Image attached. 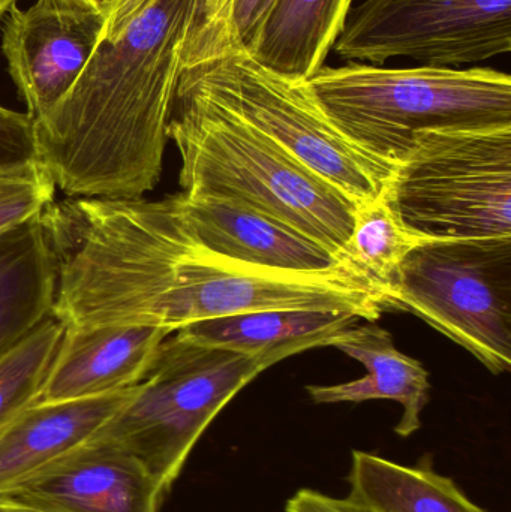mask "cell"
<instances>
[{
    "instance_id": "6da1fadb",
    "label": "cell",
    "mask_w": 511,
    "mask_h": 512,
    "mask_svg": "<svg viewBox=\"0 0 511 512\" xmlns=\"http://www.w3.org/2000/svg\"><path fill=\"white\" fill-rule=\"evenodd\" d=\"M194 6L147 0L35 123L38 161L69 197L140 200L158 185Z\"/></svg>"
},
{
    "instance_id": "7a4b0ae2",
    "label": "cell",
    "mask_w": 511,
    "mask_h": 512,
    "mask_svg": "<svg viewBox=\"0 0 511 512\" xmlns=\"http://www.w3.org/2000/svg\"><path fill=\"white\" fill-rule=\"evenodd\" d=\"M167 135L183 194L243 201L344 259L357 204L266 135L179 83Z\"/></svg>"
},
{
    "instance_id": "3957f363",
    "label": "cell",
    "mask_w": 511,
    "mask_h": 512,
    "mask_svg": "<svg viewBox=\"0 0 511 512\" xmlns=\"http://www.w3.org/2000/svg\"><path fill=\"white\" fill-rule=\"evenodd\" d=\"M306 86L351 143L395 167L425 132L511 128V78L495 69L350 63Z\"/></svg>"
},
{
    "instance_id": "277c9868",
    "label": "cell",
    "mask_w": 511,
    "mask_h": 512,
    "mask_svg": "<svg viewBox=\"0 0 511 512\" xmlns=\"http://www.w3.org/2000/svg\"><path fill=\"white\" fill-rule=\"evenodd\" d=\"M269 367L177 333L161 343L143 381L96 439L134 454L167 495L207 427Z\"/></svg>"
},
{
    "instance_id": "5b68a950",
    "label": "cell",
    "mask_w": 511,
    "mask_h": 512,
    "mask_svg": "<svg viewBox=\"0 0 511 512\" xmlns=\"http://www.w3.org/2000/svg\"><path fill=\"white\" fill-rule=\"evenodd\" d=\"M426 242L511 237V128L420 135L384 189Z\"/></svg>"
},
{
    "instance_id": "8992f818",
    "label": "cell",
    "mask_w": 511,
    "mask_h": 512,
    "mask_svg": "<svg viewBox=\"0 0 511 512\" xmlns=\"http://www.w3.org/2000/svg\"><path fill=\"white\" fill-rule=\"evenodd\" d=\"M179 84L266 135L356 204L380 197L395 173V165L369 155L333 125L306 81L275 74L249 54L189 66Z\"/></svg>"
},
{
    "instance_id": "52a82bcc",
    "label": "cell",
    "mask_w": 511,
    "mask_h": 512,
    "mask_svg": "<svg viewBox=\"0 0 511 512\" xmlns=\"http://www.w3.org/2000/svg\"><path fill=\"white\" fill-rule=\"evenodd\" d=\"M467 349L494 375L511 367V237L437 240L407 255L384 298Z\"/></svg>"
},
{
    "instance_id": "ba28073f",
    "label": "cell",
    "mask_w": 511,
    "mask_h": 512,
    "mask_svg": "<svg viewBox=\"0 0 511 512\" xmlns=\"http://www.w3.org/2000/svg\"><path fill=\"white\" fill-rule=\"evenodd\" d=\"M333 50L380 66L410 57L452 68L511 50V0H366L345 23Z\"/></svg>"
},
{
    "instance_id": "9c48e42d",
    "label": "cell",
    "mask_w": 511,
    "mask_h": 512,
    "mask_svg": "<svg viewBox=\"0 0 511 512\" xmlns=\"http://www.w3.org/2000/svg\"><path fill=\"white\" fill-rule=\"evenodd\" d=\"M107 17L59 0L12 6L3 26L2 50L27 114L47 117L68 95L104 38Z\"/></svg>"
},
{
    "instance_id": "30bf717a",
    "label": "cell",
    "mask_w": 511,
    "mask_h": 512,
    "mask_svg": "<svg viewBox=\"0 0 511 512\" xmlns=\"http://www.w3.org/2000/svg\"><path fill=\"white\" fill-rule=\"evenodd\" d=\"M171 198L191 236L222 258L302 274L329 273L350 265L291 225L243 201L185 194Z\"/></svg>"
},
{
    "instance_id": "8fae6325",
    "label": "cell",
    "mask_w": 511,
    "mask_h": 512,
    "mask_svg": "<svg viewBox=\"0 0 511 512\" xmlns=\"http://www.w3.org/2000/svg\"><path fill=\"white\" fill-rule=\"evenodd\" d=\"M53 512H159L165 492L125 448L95 439L9 492Z\"/></svg>"
},
{
    "instance_id": "7c38bea8",
    "label": "cell",
    "mask_w": 511,
    "mask_h": 512,
    "mask_svg": "<svg viewBox=\"0 0 511 512\" xmlns=\"http://www.w3.org/2000/svg\"><path fill=\"white\" fill-rule=\"evenodd\" d=\"M170 334L143 325L65 327L38 402L87 399L140 384Z\"/></svg>"
},
{
    "instance_id": "4fadbf2b",
    "label": "cell",
    "mask_w": 511,
    "mask_h": 512,
    "mask_svg": "<svg viewBox=\"0 0 511 512\" xmlns=\"http://www.w3.org/2000/svg\"><path fill=\"white\" fill-rule=\"evenodd\" d=\"M134 387L104 396L36 402L0 430V493H9L98 438Z\"/></svg>"
},
{
    "instance_id": "5bb4252c",
    "label": "cell",
    "mask_w": 511,
    "mask_h": 512,
    "mask_svg": "<svg viewBox=\"0 0 511 512\" xmlns=\"http://www.w3.org/2000/svg\"><path fill=\"white\" fill-rule=\"evenodd\" d=\"M348 357L368 370L363 378L335 385H308L309 397L318 405L393 400L402 408L395 433L408 438L422 429V412L429 403L428 370L420 361L396 348L392 334L375 324L354 327L333 342Z\"/></svg>"
},
{
    "instance_id": "9a60e30c",
    "label": "cell",
    "mask_w": 511,
    "mask_h": 512,
    "mask_svg": "<svg viewBox=\"0 0 511 512\" xmlns=\"http://www.w3.org/2000/svg\"><path fill=\"white\" fill-rule=\"evenodd\" d=\"M360 319L356 313L333 310H260L192 322L176 333L201 345L258 358L272 367L308 349L332 346Z\"/></svg>"
},
{
    "instance_id": "2e32d148",
    "label": "cell",
    "mask_w": 511,
    "mask_h": 512,
    "mask_svg": "<svg viewBox=\"0 0 511 512\" xmlns=\"http://www.w3.org/2000/svg\"><path fill=\"white\" fill-rule=\"evenodd\" d=\"M56 265L41 215L0 233V354L53 312Z\"/></svg>"
},
{
    "instance_id": "e0dca14e",
    "label": "cell",
    "mask_w": 511,
    "mask_h": 512,
    "mask_svg": "<svg viewBox=\"0 0 511 512\" xmlns=\"http://www.w3.org/2000/svg\"><path fill=\"white\" fill-rule=\"evenodd\" d=\"M353 0H276L249 56L282 77L306 81L324 66Z\"/></svg>"
},
{
    "instance_id": "ac0fdd59",
    "label": "cell",
    "mask_w": 511,
    "mask_h": 512,
    "mask_svg": "<svg viewBox=\"0 0 511 512\" xmlns=\"http://www.w3.org/2000/svg\"><path fill=\"white\" fill-rule=\"evenodd\" d=\"M348 498L374 512H489L471 501L450 477L435 471L431 454L401 465L380 454L354 450Z\"/></svg>"
},
{
    "instance_id": "d6986e66",
    "label": "cell",
    "mask_w": 511,
    "mask_h": 512,
    "mask_svg": "<svg viewBox=\"0 0 511 512\" xmlns=\"http://www.w3.org/2000/svg\"><path fill=\"white\" fill-rule=\"evenodd\" d=\"M423 243L426 240L402 224L383 192L374 200L357 204L344 259L380 294L384 309V298L399 267Z\"/></svg>"
},
{
    "instance_id": "ffe728a7",
    "label": "cell",
    "mask_w": 511,
    "mask_h": 512,
    "mask_svg": "<svg viewBox=\"0 0 511 512\" xmlns=\"http://www.w3.org/2000/svg\"><path fill=\"white\" fill-rule=\"evenodd\" d=\"M65 334V324L45 316L26 337L0 354V430L38 402Z\"/></svg>"
},
{
    "instance_id": "44dd1931",
    "label": "cell",
    "mask_w": 511,
    "mask_h": 512,
    "mask_svg": "<svg viewBox=\"0 0 511 512\" xmlns=\"http://www.w3.org/2000/svg\"><path fill=\"white\" fill-rule=\"evenodd\" d=\"M54 191L56 183L38 159L0 162V233L42 215Z\"/></svg>"
},
{
    "instance_id": "7402d4cb",
    "label": "cell",
    "mask_w": 511,
    "mask_h": 512,
    "mask_svg": "<svg viewBox=\"0 0 511 512\" xmlns=\"http://www.w3.org/2000/svg\"><path fill=\"white\" fill-rule=\"evenodd\" d=\"M233 2L234 0H195L191 30L182 53V69L233 53Z\"/></svg>"
},
{
    "instance_id": "603a6c76",
    "label": "cell",
    "mask_w": 511,
    "mask_h": 512,
    "mask_svg": "<svg viewBox=\"0 0 511 512\" xmlns=\"http://www.w3.org/2000/svg\"><path fill=\"white\" fill-rule=\"evenodd\" d=\"M38 159L35 120L0 105V162Z\"/></svg>"
},
{
    "instance_id": "cb8c5ba5",
    "label": "cell",
    "mask_w": 511,
    "mask_h": 512,
    "mask_svg": "<svg viewBox=\"0 0 511 512\" xmlns=\"http://www.w3.org/2000/svg\"><path fill=\"white\" fill-rule=\"evenodd\" d=\"M276 0H234L231 12L233 53L252 50Z\"/></svg>"
},
{
    "instance_id": "d4e9b609",
    "label": "cell",
    "mask_w": 511,
    "mask_h": 512,
    "mask_svg": "<svg viewBox=\"0 0 511 512\" xmlns=\"http://www.w3.org/2000/svg\"><path fill=\"white\" fill-rule=\"evenodd\" d=\"M284 512H374L348 498H333L314 489H300L288 499Z\"/></svg>"
},
{
    "instance_id": "484cf974",
    "label": "cell",
    "mask_w": 511,
    "mask_h": 512,
    "mask_svg": "<svg viewBox=\"0 0 511 512\" xmlns=\"http://www.w3.org/2000/svg\"><path fill=\"white\" fill-rule=\"evenodd\" d=\"M146 2L147 0H117L113 11L108 15L104 38L102 39H110V41L116 39L131 23L132 18L140 14Z\"/></svg>"
},
{
    "instance_id": "4316f807",
    "label": "cell",
    "mask_w": 511,
    "mask_h": 512,
    "mask_svg": "<svg viewBox=\"0 0 511 512\" xmlns=\"http://www.w3.org/2000/svg\"><path fill=\"white\" fill-rule=\"evenodd\" d=\"M0 512H53L9 493H0Z\"/></svg>"
},
{
    "instance_id": "83f0119b",
    "label": "cell",
    "mask_w": 511,
    "mask_h": 512,
    "mask_svg": "<svg viewBox=\"0 0 511 512\" xmlns=\"http://www.w3.org/2000/svg\"><path fill=\"white\" fill-rule=\"evenodd\" d=\"M66 5L78 6V8L92 9L101 12L107 17V0H59Z\"/></svg>"
},
{
    "instance_id": "f1b7e54d",
    "label": "cell",
    "mask_w": 511,
    "mask_h": 512,
    "mask_svg": "<svg viewBox=\"0 0 511 512\" xmlns=\"http://www.w3.org/2000/svg\"><path fill=\"white\" fill-rule=\"evenodd\" d=\"M17 0H0V20L5 17L6 12L11 11Z\"/></svg>"
},
{
    "instance_id": "f546056e",
    "label": "cell",
    "mask_w": 511,
    "mask_h": 512,
    "mask_svg": "<svg viewBox=\"0 0 511 512\" xmlns=\"http://www.w3.org/2000/svg\"><path fill=\"white\" fill-rule=\"evenodd\" d=\"M117 0H107V18L108 15L113 11L114 5H116Z\"/></svg>"
}]
</instances>
